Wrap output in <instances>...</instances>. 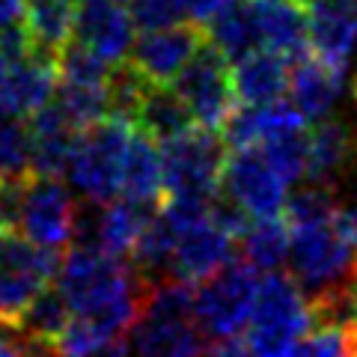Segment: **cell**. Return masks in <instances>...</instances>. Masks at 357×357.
<instances>
[{
    "mask_svg": "<svg viewBox=\"0 0 357 357\" xmlns=\"http://www.w3.org/2000/svg\"><path fill=\"white\" fill-rule=\"evenodd\" d=\"M63 253L42 250L21 232H0V328L18 331L36 298L60 274Z\"/></svg>",
    "mask_w": 357,
    "mask_h": 357,
    "instance_id": "5",
    "label": "cell"
},
{
    "mask_svg": "<svg viewBox=\"0 0 357 357\" xmlns=\"http://www.w3.org/2000/svg\"><path fill=\"white\" fill-rule=\"evenodd\" d=\"M0 357H30V354H27L24 345H21V340L0 337Z\"/></svg>",
    "mask_w": 357,
    "mask_h": 357,
    "instance_id": "33",
    "label": "cell"
},
{
    "mask_svg": "<svg viewBox=\"0 0 357 357\" xmlns=\"http://www.w3.org/2000/svg\"><path fill=\"white\" fill-rule=\"evenodd\" d=\"M152 286L155 280L128 262L81 244L69 248L60 262L57 292L72 310V325L57 345V357H84L122 342V333L140 325Z\"/></svg>",
    "mask_w": 357,
    "mask_h": 357,
    "instance_id": "1",
    "label": "cell"
},
{
    "mask_svg": "<svg viewBox=\"0 0 357 357\" xmlns=\"http://www.w3.org/2000/svg\"><path fill=\"white\" fill-rule=\"evenodd\" d=\"M128 13L134 27H140L143 33L188 24V13L182 0H128Z\"/></svg>",
    "mask_w": 357,
    "mask_h": 357,
    "instance_id": "27",
    "label": "cell"
},
{
    "mask_svg": "<svg viewBox=\"0 0 357 357\" xmlns=\"http://www.w3.org/2000/svg\"><path fill=\"white\" fill-rule=\"evenodd\" d=\"M27 15V0H0V36L13 27L24 24Z\"/></svg>",
    "mask_w": 357,
    "mask_h": 357,
    "instance_id": "30",
    "label": "cell"
},
{
    "mask_svg": "<svg viewBox=\"0 0 357 357\" xmlns=\"http://www.w3.org/2000/svg\"><path fill=\"white\" fill-rule=\"evenodd\" d=\"M220 197L250 220L283 218L286 182L259 149H236L227 155L220 178Z\"/></svg>",
    "mask_w": 357,
    "mask_h": 357,
    "instance_id": "9",
    "label": "cell"
},
{
    "mask_svg": "<svg viewBox=\"0 0 357 357\" xmlns=\"http://www.w3.org/2000/svg\"><path fill=\"white\" fill-rule=\"evenodd\" d=\"M33 131V178H60L69 170L77 131L57 105H48L30 119Z\"/></svg>",
    "mask_w": 357,
    "mask_h": 357,
    "instance_id": "17",
    "label": "cell"
},
{
    "mask_svg": "<svg viewBox=\"0 0 357 357\" xmlns=\"http://www.w3.org/2000/svg\"><path fill=\"white\" fill-rule=\"evenodd\" d=\"M301 3H310V0H301Z\"/></svg>",
    "mask_w": 357,
    "mask_h": 357,
    "instance_id": "38",
    "label": "cell"
},
{
    "mask_svg": "<svg viewBox=\"0 0 357 357\" xmlns=\"http://www.w3.org/2000/svg\"><path fill=\"white\" fill-rule=\"evenodd\" d=\"M75 45L110 69L126 66L134 51V21L122 0H81L75 13Z\"/></svg>",
    "mask_w": 357,
    "mask_h": 357,
    "instance_id": "11",
    "label": "cell"
},
{
    "mask_svg": "<svg viewBox=\"0 0 357 357\" xmlns=\"http://www.w3.org/2000/svg\"><path fill=\"white\" fill-rule=\"evenodd\" d=\"M131 134V122L116 116L77 134L66 173L72 188L89 206H110L116 203V197H122V173H126Z\"/></svg>",
    "mask_w": 357,
    "mask_h": 357,
    "instance_id": "4",
    "label": "cell"
},
{
    "mask_svg": "<svg viewBox=\"0 0 357 357\" xmlns=\"http://www.w3.org/2000/svg\"><path fill=\"white\" fill-rule=\"evenodd\" d=\"M134 128L149 134L158 146H167V143L191 134L197 126H194L191 114L185 110V105L178 102V96L170 86L167 89L149 86V93H146V98H143V105L137 110V119H134Z\"/></svg>",
    "mask_w": 357,
    "mask_h": 357,
    "instance_id": "23",
    "label": "cell"
},
{
    "mask_svg": "<svg viewBox=\"0 0 357 357\" xmlns=\"http://www.w3.org/2000/svg\"><path fill=\"white\" fill-rule=\"evenodd\" d=\"M333 321H337V325H357V277L351 280V286L345 289V295L340 298Z\"/></svg>",
    "mask_w": 357,
    "mask_h": 357,
    "instance_id": "31",
    "label": "cell"
},
{
    "mask_svg": "<svg viewBox=\"0 0 357 357\" xmlns=\"http://www.w3.org/2000/svg\"><path fill=\"white\" fill-rule=\"evenodd\" d=\"M75 13L77 6L69 0H27L24 30L33 48L60 57L75 39Z\"/></svg>",
    "mask_w": 357,
    "mask_h": 357,
    "instance_id": "21",
    "label": "cell"
},
{
    "mask_svg": "<svg viewBox=\"0 0 357 357\" xmlns=\"http://www.w3.org/2000/svg\"><path fill=\"white\" fill-rule=\"evenodd\" d=\"M164 155V199L215 203L220 197L227 146L220 134L194 128L191 134L161 146Z\"/></svg>",
    "mask_w": 357,
    "mask_h": 357,
    "instance_id": "7",
    "label": "cell"
},
{
    "mask_svg": "<svg viewBox=\"0 0 357 357\" xmlns=\"http://www.w3.org/2000/svg\"><path fill=\"white\" fill-rule=\"evenodd\" d=\"M185 13H188V24L194 27H208L220 13L236 3V0H182Z\"/></svg>",
    "mask_w": 357,
    "mask_h": 357,
    "instance_id": "29",
    "label": "cell"
},
{
    "mask_svg": "<svg viewBox=\"0 0 357 357\" xmlns=\"http://www.w3.org/2000/svg\"><path fill=\"white\" fill-rule=\"evenodd\" d=\"M310 357H349L345 345V328L342 325H316L312 337L307 342Z\"/></svg>",
    "mask_w": 357,
    "mask_h": 357,
    "instance_id": "28",
    "label": "cell"
},
{
    "mask_svg": "<svg viewBox=\"0 0 357 357\" xmlns=\"http://www.w3.org/2000/svg\"><path fill=\"white\" fill-rule=\"evenodd\" d=\"M307 30L316 60L345 75L357 51V0H310Z\"/></svg>",
    "mask_w": 357,
    "mask_h": 357,
    "instance_id": "15",
    "label": "cell"
},
{
    "mask_svg": "<svg viewBox=\"0 0 357 357\" xmlns=\"http://www.w3.org/2000/svg\"><path fill=\"white\" fill-rule=\"evenodd\" d=\"M170 89L191 114L194 126L208 134H223L227 122L238 110L236 86H232V63L208 39Z\"/></svg>",
    "mask_w": 357,
    "mask_h": 357,
    "instance_id": "8",
    "label": "cell"
},
{
    "mask_svg": "<svg viewBox=\"0 0 357 357\" xmlns=\"http://www.w3.org/2000/svg\"><path fill=\"white\" fill-rule=\"evenodd\" d=\"M289 81H292L289 63L268 51H256L232 66V86L241 107L277 105L289 89Z\"/></svg>",
    "mask_w": 357,
    "mask_h": 357,
    "instance_id": "18",
    "label": "cell"
},
{
    "mask_svg": "<svg viewBox=\"0 0 357 357\" xmlns=\"http://www.w3.org/2000/svg\"><path fill=\"white\" fill-rule=\"evenodd\" d=\"M259 51L277 54L286 63L304 60L310 48L307 3L301 0H244Z\"/></svg>",
    "mask_w": 357,
    "mask_h": 357,
    "instance_id": "14",
    "label": "cell"
},
{
    "mask_svg": "<svg viewBox=\"0 0 357 357\" xmlns=\"http://www.w3.org/2000/svg\"><path fill=\"white\" fill-rule=\"evenodd\" d=\"M337 208H340V203H337V191H333V188L310 185L289 197L283 218L289 227H310V223L333 220Z\"/></svg>",
    "mask_w": 357,
    "mask_h": 357,
    "instance_id": "26",
    "label": "cell"
},
{
    "mask_svg": "<svg viewBox=\"0 0 357 357\" xmlns=\"http://www.w3.org/2000/svg\"><path fill=\"white\" fill-rule=\"evenodd\" d=\"M241 256L253 271L277 274L280 265L289 262V248H292V229L286 218H259L248 220V227L238 236Z\"/></svg>",
    "mask_w": 357,
    "mask_h": 357,
    "instance_id": "22",
    "label": "cell"
},
{
    "mask_svg": "<svg viewBox=\"0 0 357 357\" xmlns=\"http://www.w3.org/2000/svg\"><path fill=\"white\" fill-rule=\"evenodd\" d=\"M3 75H6V57L0 54V81H3Z\"/></svg>",
    "mask_w": 357,
    "mask_h": 357,
    "instance_id": "36",
    "label": "cell"
},
{
    "mask_svg": "<svg viewBox=\"0 0 357 357\" xmlns=\"http://www.w3.org/2000/svg\"><path fill=\"white\" fill-rule=\"evenodd\" d=\"M122 199H131L140 206L164 203V155L158 143L140 128H134L128 143L126 173H122Z\"/></svg>",
    "mask_w": 357,
    "mask_h": 357,
    "instance_id": "20",
    "label": "cell"
},
{
    "mask_svg": "<svg viewBox=\"0 0 357 357\" xmlns=\"http://www.w3.org/2000/svg\"><path fill=\"white\" fill-rule=\"evenodd\" d=\"M206 357H250V351H248V342L229 340V342H218Z\"/></svg>",
    "mask_w": 357,
    "mask_h": 357,
    "instance_id": "32",
    "label": "cell"
},
{
    "mask_svg": "<svg viewBox=\"0 0 357 357\" xmlns=\"http://www.w3.org/2000/svg\"><path fill=\"white\" fill-rule=\"evenodd\" d=\"M345 89V75L331 69L316 57H304L295 63L289 93H292V107L304 122H325L331 119L333 107L340 105Z\"/></svg>",
    "mask_w": 357,
    "mask_h": 357,
    "instance_id": "16",
    "label": "cell"
},
{
    "mask_svg": "<svg viewBox=\"0 0 357 357\" xmlns=\"http://www.w3.org/2000/svg\"><path fill=\"white\" fill-rule=\"evenodd\" d=\"M77 208L60 178H30L24 185L18 232L42 250L60 253L77 236Z\"/></svg>",
    "mask_w": 357,
    "mask_h": 357,
    "instance_id": "10",
    "label": "cell"
},
{
    "mask_svg": "<svg viewBox=\"0 0 357 357\" xmlns=\"http://www.w3.org/2000/svg\"><path fill=\"white\" fill-rule=\"evenodd\" d=\"M354 102H357V81H354Z\"/></svg>",
    "mask_w": 357,
    "mask_h": 357,
    "instance_id": "37",
    "label": "cell"
},
{
    "mask_svg": "<svg viewBox=\"0 0 357 357\" xmlns=\"http://www.w3.org/2000/svg\"><path fill=\"white\" fill-rule=\"evenodd\" d=\"M194 286L155 283L140 325L134 328L137 357H206V337L194 321Z\"/></svg>",
    "mask_w": 357,
    "mask_h": 357,
    "instance_id": "3",
    "label": "cell"
},
{
    "mask_svg": "<svg viewBox=\"0 0 357 357\" xmlns=\"http://www.w3.org/2000/svg\"><path fill=\"white\" fill-rule=\"evenodd\" d=\"M206 30L194 24L170 27L143 33L134 42V51L128 57V66L137 72L149 86H173V81L188 69V63L197 57V51L206 45Z\"/></svg>",
    "mask_w": 357,
    "mask_h": 357,
    "instance_id": "12",
    "label": "cell"
},
{
    "mask_svg": "<svg viewBox=\"0 0 357 357\" xmlns=\"http://www.w3.org/2000/svg\"><path fill=\"white\" fill-rule=\"evenodd\" d=\"M345 328V345H349V357H357V325H342Z\"/></svg>",
    "mask_w": 357,
    "mask_h": 357,
    "instance_id": "35",
    "label": "cell"
},
{
    "mask_svg": "<svg viewBox=\"0 0 357 357\" xmlns=\"http://www.w3.org/2000/svg\"><path fill=\"white\" fill-rule=\"evenodd\" d=\"M259 289V271H253L244 259H236L206 280L194 295V321L199 333L215 342L236 340L238 331L250 328Z\"/></svg>",
    "mask_w": 357,
    "mask_h": 357,
    "instance_id": "6",
    "label": "cell"
},
{
    "mask_svg": "<svg viewBox=\"0 0 357 357\" xmlns=\"http://www.w3.org/2000/svg\"><path fill=\"white\" fill-rule=\"evenodd\" d=\"M357 152V134L342 119H325L310 131V158L307 178L310 185L333 188L342 170L349 167L351 155Z\"/></svg>",
    "mask_w": 357,
    "mask_h": 357,
    "instance_id": "19",
    "label": "cell"
},
{
    "mask_svg": "<svg viewBox=\"0 0 357 357\" xmlns=\"http://www.w3.org/2000/svg\"><path fill=\"white\" fill-rule=\"evenodd\" d=\"M173 250H176V229L173 223L167 220V215L161 211V206L155 208V215L149 218L146 229L137 241V248L131 253V265L137 268L143 277H152L161 274L164 268L170 271V262H173Z\"/></svg>",
    "mask_w": 357,
    "mask_h": 357,
    "instance_id": "25",
    "label": "cell"
},
{
    "mask_svg": "<svg viewBox=\"0 0 357 357\" xmlns=\"http://www.w3.org/2000/svg\"><path fill=\"white\" fill-rule=\"evenodd\" d=\"M0 178L30 182L33 178V131L30 119L0 116Z\"/></svg>",
    "mask_w": 357,
    "mask_h": 357,
    "instance_id": "24",
    "label": "cell"
},
{
    "mask_svg": "<svg viewBox=\"0 0 357 357\" xmlns=\"http://www.w3.org/2000/svg\"><path fill=\"white\" fill-rule=\"evenodd\" d=\"M316 325V310L292 274H268L248 328V351L250 357H310L307 333Z\"/></svg>",
    "mask_w": 357,
    "mask_h": 357,
    "instance_id": "2",
    "label": "cell"
},
{
    "mask_svg": "<svg viewBox=\"0 0 357 357\" xmlns=\"http://www.w3.org/2000/svg\"><path fill=\"white\" fill-rule=\"evenodd\" d=\"M84 357H126V342H110V345H105V349H96V351H89Z\"/></svg>",
    "mask_w": 357,
    "mask_h": 357,
    "instance_id": "34",
    "label": "cell"
},
{
    "mask_svg": "<svg viewBox=\"0 0 357 357\" xmlns=\"http://www.w3.org/2000/svg\"><path fill=\"white\" fill-rule=\"evenodd\" d=\"M57 98V57L42 51L9 63L0 81V116L33 119Z\"/></svg>",
    "mask_w": 357,
    "mask_h": 357,
    "instance_id": "13",
    "label": "cell"
}]
</instances>
